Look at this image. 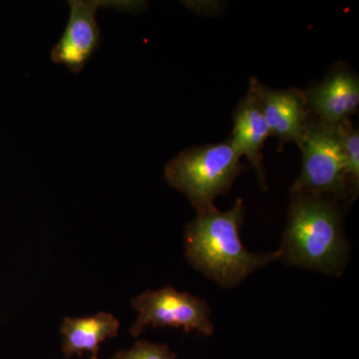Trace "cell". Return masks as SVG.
I'll list each match as a JSON object with an SVG mask.
<instances>
[{
	"label": "cell",
	"instance_id": "cell-1",
	"mask_svg": "<svg viewBox=\"0 0 359 359\" xmlns=\"http://www.w3.org/2000/svg\"><path fill=\"white\" fill-rule=\"evenodd\" d=\"M244 215V201L238 199L229 211L214 207L197 214L186 228L189 263L224 289L238 287L257 269L282 259L280 250L257 254L245 249L240 236Z\"/></svg>",
	"mask_w": 359,
	"mask_h": 359
},
{
	"label": "cell",
	"instance_id": "cell-2",
	"mask_svg": "<svg viewBox=\"0 0 359 359\" xmlns=\"http://www.w3.org/2000/svg\"><path fill=\"white\" fill-rule=\"evenodd\" d=\"M280 250V261L289 266L341 276L349 245L337 201L311 194H292Z\"/></svg>",
	"mask_w": 359,
	"mask_h": 359
},
{
	"label": "cell",
	"instance_id": "cell-3",
	"mask_svg": "<svg viewBox=\"0 0 359 359\" xmlns=\"http://www.w3.org/2000/svg\"><path fill=\"white\" fill-rule=\"evenodd\" d=\"M229 140L186 149L165 167V179L184 194L197 214L214 208L219 196L228 193L247 169Z\"/></svg>",
	"mask_w": 359,
	"mask_h": 359
},
{
	"label": "cell",
	"instance_id": "cell-4",
	"mask_svg": "<svg viewBox=\"0 0 359 359\" xmlns=\"http://www.w3.org/2000/svg\"><path fill=\"white\" fill-rule=\"evenodd\" d=\"M297 145L302 151V168L290 194L351 201L339 125L334 126L311 118Z\"/></svg>",
	"mask_w": 359,
	"mask_h": 359
},
{
	"label": "cell",
	"instance_id": "cell-5",
	"mask_svg": "<svg viewBox=\"0 0 359 359\" xmlns=\"http://www.w3.org/2000/svg\"><path fill=\"white\" fill-rule=\"evenodd\" d=\"M138 318L130 334L138 337L146 327L183 328L186 334L196 332L204 337L214 334L209 302L171 285L146 290L131 302Z\"/></svg>",
	"mask_w": 359,
	"mask_h": 359
},
{
	"label": "cell",
	"instance_id": "cell-6",
	"mask_svg": "<svg viewBox=\"0 0 359 359\" xmlns=\"http://www.w3.org/2000/svg\"><path fill=\"white\" fill-rule=\"evenodd\" d=\"M311 117L325 124L351 120L359 106V78L347 65L337 63L321 81L304 92Z\"/></svg>",
	"mask_w": 359,
	"mask_h": 359
},
{
	"label": "cell",
	"instance_id": "cell-7",
	"mask_svg": "<svg viewBox=\"0 0 359 359\" xmlns=\"http://www.w3.org/2000/svg\"><path fill=\"white\" fill-rule=\"evenodd\" d=\"M69 20L60 40L52 48L53 62L65 65L73 73L84 69L100 45L101 33L96 14L100 1L71 0Z\"/></svg>",
	"mask_w": 359,
	"mask_h": 359
},
{
	"label": "cell",
	"instance_id": "cell-8",
	"mask_svg": "<svg viewBox=\"0 0 359 359\" xmlns=\"http://www.w3.org/2000/svg\"><path fill=\"white\" fill-rule=\"evenodd\" d=\"M261 85L257 78H250L247 95L241 100L233 113V129L230 141L238 154L247 158L254 167L259 184L263 189H266L262 151L271 133L259 100Z\"/></svg>",
	"mask_w": 359,
	"mask_h": 359
},
{
	"label": "cell",
	"instance_id": "cell-9",
	"mask_svg": "<svg viewBox=\"0 0 359 359\" xmlns=\"http://www.w3.org/2000/svg\"><path fill=\"white\" fill-rule=\"evenodd\" d=\"M259 100L269 133L278 139L280 148L290 142L299 143L311 118L304 91L271 89L261 85Z\"/></svg>",
	"mask_w": 359,
	"mask_h": 359
},
{
	"label": "cell",
	"instance_id": "cell-10",
	"mask_svg": "<svg viewBox=\"0 0 359 359\" xmlns=\"http://www.w3.org/2000/svg\"><path fill=\"white\" fill-rule=\"evenodd\" d=\"M119 327L114 314L105 311L87 318H65L60 328L65 359L85 353L89 354V359H99L100 344L117 337Z\"/></svg>",
	"mask_w": 359,
	"mask_h": 359
},
{
	"label": "cell",
	"instance_id": "cell-11",
	"mask_svg": "<svg viewBox=\"0 0 359 359\" xmlns=\"http://www.w3.org/2000/svg\"><path fill=\"white\" fill-rule=\"evenodd\" d=\"M340 139L346 164V180L351 201L355 200L359 191V133L351 120L339 125Z\"/></svg>",
	"mask_w": 359,
	"mask_h": 359
},
{
	"label": "cell",
	"instance_id": "cell-12",
	"mask_svg": "<svg viewBox=\"0 0 359 359\" xmlns=\"http://www.w3.org/2000/svg\"><path fill=\"white\" fill-rule=\"evenodd\" d=\"M113 359H177V356L166 344L138 340L132 348L119 351Z\"/></svg>",
	"mask_w": 359,
	"mask_h": 359
}]
</instances>
